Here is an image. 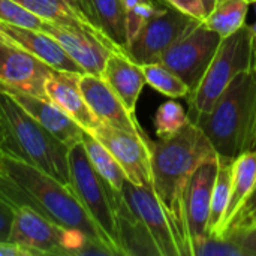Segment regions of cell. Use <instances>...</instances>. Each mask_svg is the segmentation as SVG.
Here are the masks:
<instances>
[{
	"instance_id": "obj_34",
	"label": "cell",
	"mask_w": 256,
	"mask_h": 256,
	"mask_svg": "<svg viewBox=\"0 0 256 256\" xmlns=\"http://www.w3.org/2000/svg\"><path fill=\"white\" fill-rule=\"evenodd\" d=\"M165 2L196 20H204L207 16L202 0H165Z\"/></svg>"
},
{
	"instance_id": "obj_39",
	"label": "cell",
	"mask_w": 256,
	"mask_h": 256,
	"mask_svg": "<svg viewBox=\"0 0 256 256\" xmlns=\"http://www.w3.org/2000/svg\"><path fill=\"white\" fill-rule=\"evenodd\" d=\"M256 225V210L255 212H252L249 216H246L243 220H240L238 224H236L234 226H232V230L226 234V237L230 236V234H232L234 231H237V230H243V228H249V226H254Z\"/></svg>"
},
{
	"instance_id": "obj_7",
	"label": "cell",
	"mask_w": 256,
	"mask_h": 256,
	"mask_svg": "<svg viewBox=\"0 0 256 256\" xmlns=\"http://www.w3.org/2000/svg\"><path fill=\"white\" fill-rule=\"evenodd\" d=\"M244 70H250V40L248 22L224 38L202 80L189 98V120L207 114L230 82Z\"/></svg>"
},
{
	"instance_id": "obj_24",
	"label": "cell",
	"mask_w": 256,
	"mask_h": 256,
	"mask_svg": "<svg viewBox=\"0 0 256 256\" xmlns=\"http://www.w3.org/2000/svg\"><path fill=\"white\" fill-rule=\"evenodd\" d=\"M249 8L250 3L248 0H222L216 3L202 22L224 39L246 24Z\"/></svg>"
},
{
	"instance_id": "obj_32",
	"label": "cell",
	"mask_w": 256,
	"mask_h": 256,
	"mask_svg": "<svg viewBox=\"0 0 256 256\" xmlns=\"http://www.w3.org/2000/svg\"><path fill=\"white\" fill-rule=\"evenodd\" d=\"M254 75L250 104H249V122H248V136H246V152H256V68L250 70Z\"/></svg>"
},
{
	"instance_id": "obj_33",
	"label": "cell",
	"mask_w": 256,
	"mask_h": 256,
	"mask_svg": "<svg viewBox=\"0 0 256 256\" xmlns=\"http://www.w3.org/2000/svg\"><path fill=\"white\" fill-rule=\"evenodd\" d=\"M230 236H232L240 246L243 256H256V225L237 230Z\"/></svg>"
},
{
	"instance_id": "obj_21",
	"label": "cell",
	"mask_w": 256,
	"mask_h": 256,
	"mask_svg": "<svg viewBox=\"0 0 256 256\" xmlns=\"http://www.w3.org/2000/svg\"><path fill=\"white\" fill-rule=\"evenodd\" d=\"M86 16L111 42L116 50H128L123 0H81Z\"/></svg>"
},
{
	"instance_id": "obj_25",
	"label": "cell",
	"mask_w": 256,
	"mask_h": 256,
	"mask_svg": "<svg viewBox=\"0 0 256 256\" xmlns=\"http://www.w3.org/2000/svg\"><path fill=\"white\" fill-rule=\"evenodd\" d=\"M234 159L219 158L218 174L212 192L210 214L207 222V234L220 236L224 228V219L230 202V184H231V170Z\"/></svg>"
},
{
	"instance_id": "obj_30",
	"label": "cell",
	"mask_w": 256,
	"mask_h": 256,
	"mask_svg": "<svg viewBox=\"0 0 256 256\" xmlns=\"http://www.w3.org/2000/svg\"><path fill=\"white\" fill-rule=\"evenodd\" d=\"M192 256H243L232 236L220 237L207 234L192 248Z\"/></svg>"
},
{
	"instance_id": "obj_27",
	"label": "cell",
	"mask_w": 256,
	"mask_h": 256,
	"mask_svg": "<svg viewBox=\"0 0 256 256\" xmlns=\"http://www.w3.org/2000/svg\"><path fill=\"white\" fill-rule=\"evenodd\" d=\"M142 72L146 78V84H148L156 92L168 96V98H183L189 96L190 90L182 78H178L171 69L164 66L162 63H148L142 64Z\"/></svg>"
},
{
	"instance_id": "obj_44",
	"label": "cell",
	"mask_w": 256,
	"mask_h": 256,
	"mask_svg": "<svg viewBox=\"0 0 256 256\" xmlns=\"http://www.w3.org/2000/svg\"><path fill=\"white\" fill-rule=\"evenodd\" d=\"M249 3H254V2H256V0H248Z\"/></svg>"
},
{
	"instance_id": "obj_14",
	"label": "cell",
	"mask_w": 256,
	"mask_h": 256,
	"mask_svg": "<svg viewBox=\"0 0 256 256\" xmlns=\"http://www.w3.org/2000/svg\"><path fill=\"white\" fill-rule=\"evenodd\" d=\"M80 88L90 111L100 123L130 132H144L136 120V116L128 111V108L123 105L116 92L108 86V82L102 78V75L86 72L81 74Z\"/></svg>"
},
{
	"instance_id": "obj_1",
	"label": "cell",
	"mask_w": 256,
	"mask_h": 256,
	"mask_svg": "<svg viewBox=\"0 0 256 256\" xmlns=\"http://www.w3.org/2000/svg\"><path fill=\"white\" fill-rule=\"evenodd\" d=\"M152 188L171 225L180 256H192L186 224V189L195 170L206 160L218 158L204 132L189 123L168 138L150 141Z\"/></svg>"
},
{
	"instance_id": "obj_13",
	"label": "cell",
	"mask_w": 256,
	"mask_h": 256,
	"mask_svg": "<svg viewBox=\"0 0 256 256\" xmlns=\"http://www.w3.org/2000/svg\"><path fill=\"white\" fill-rule=\"evenodd\" d=\"M40 32L54 38L68 56L86 72L102 75L104 66L114 48L90 32L44 21Z\"/></svg>"
},
{
	"instance_id": "obj_16",
	"label": "cell",
	"mask_w": 256,
	"mask_h": 256,
	"mask_svg": "<svg viewBox=\"0 0 256 256\" xmlns=\"http://www.w3.org/2000/svg\"><path fill=\"white\" fill-rule=\"evenodd\" d=\"M0 42L33 54L56 70L84 74V70L68 56L58 42L40 30L18 27L0 21Z\"/></svg>"
},
{
	"instance_id": "obj_28",
	"label": "cell",
	"mask_w": 256,
	"mask_h": 256,
	"mask_svg": "<svg viewBox=\"0 0 256 256\" xmlns=\"http://www.w3.org/2000/svg\"><path fill=\"white\" fill-rule=\"evenodd\" d=\"M189 123V116L183 105L176 100L164 102L154 114V130L158 138H168L182 130Z\"/></svg>"
},
{
	"instance_id": "obj_18",
	"label": "cell",
	"mask_w": 256,
	"mask_h": 256,
	"mask_svg": "<svg viewBox=\"0 0 256 256\" xmlns=\"http://www.w3.org/2000/svg\"><path fill=\"white\" fill-rule=\"evenodd\" d=\"M4 90V88H3ZM40 126L60 140L68 147L82 141L86 130L76 124L66 112H63L54 102L46 98H39L27 93L6 90Z\"/></svg>"
},
{
	"instance_id": "obj_43",
	"label": "cell",
	"mask_w": 256,
	"mask_h": 256,
	"mask_svg": "<svg viewBox=\"0 0 256 256\" xmlns=\"http://www.w3.org/2000/svg\"><path fill=\"white\" fill-rule=\"evenodd\" d=\"M3 153H2V134H0V159H2Z\"/></svg>"
},
{
	"instance_id": "obj_15",
	"label": "cell",
	"mask_w": 256,
	"mask_h": 256,
	"mask_svg": "<svg viewBox=\"0 0 256 256\" xmlns=\"http://www.w3.org/2000/svg\"><path fill=\"white\" fill-rule=\"evenodd\" d=\"M219 156L202 162L190 177L186 189L184 212L190 240V254L194 244L207 236V222L210 214L212 192L218 174Z\"/></svg>"
},
{
	"instance_id": "obj_3",
	"label": "cell",
	"mask_w": 256,
	"mask_h": 256,
	"mask_svg": "<svg viewBox=\"0 0 256 256\" xmlns=\"http://www.w3.org/2000/svg\"><path fill=\"white\" fill-rule=\"evenodd\" d=\"M2 153L26 162L69 186V147L40 126L6 90L0 88Z\"/></svg>"
},
{
	"instance_id": "obj_5",
	"label": "cell",
	"mask_w": 256,
	"mask_h": 256,
	"mask_svg": "<svg viewBox=\"0 0 256 256\" xmlns=\"http://www.w3.org/2000/svg\"><path fill=\"white\" fill-rule=\"evenodd\" d=\"M9 242L30 256H116L104 243L86 234L63 228L28 207H15Z\"/></svg>"
},
{
	"instance_id": "obj_26",
	"label": "cell",
	"mask_w": 256,
	"mask_h": 256,
	"mask_svg": "<svg viewBox=\"0 0 256 256\" xmlns=\"http://www.w3.org/2000/svg\"><path fill=\"white\" fill-rule=\"evenodd\" d=\"M82 144L87 153V158L94 168V171L116 190L122 192L123 184L126 183V176L118 165V162L114 159V156L104 147L102 142H99L92 134L86 132L82 136Z\"/></svg>"
},
{
	"instance_id": "obj_29",
	"label": "cell",
	"mask_w": 256,
	"mask_h": 256,
	"mask_svg": "<svg viewBox=\"0 0 256 256\" xmlns=\"http://www.w3.org/2000/svg\"><path fill=\"white\" fill-rule=\"evenodd\" d=\"M126 16V38L129 42L140 33V30L165 6L154 3L153 0H123Z\"/></svg>"
},
{
	"instance_id": "obj_10",
	"label": "cell",
	"mask_w": 256,
	"mask_h": 256,
	"mask_svg": "<svg viewBox=\"0 0 256 256\" xmlns=\"http://www.w3.org/2000/svg\"><path fill=\"white\" fill-rule=\"evenodd\" d=\"M196 21V18L166 4L129 42L128 56L138 64L159 63L165 51Z\"/></svg>"
},
{
	"instance_id": "obj_19",
	"label": "cell",
	"mask_w": 256,
	"mask_h": 256,
	"mask_svg": "<svg viewBox=\"0 0 256 256\" xmlns=\"http://www.w3.org/2000/svg\"><path fill=\"white\" fill-rule=\"evenodd\" d=\"M102 78L116 92L123 105L135 116L136 102L146 86V78L141 64L135 63L128 52L112 51L104 66Z\"/></svg>"
},
{
	"instance_id": "obj_38",
	"label": "cell",
	"mask_w": 256,
	"mask_h": 256,
	"mask_svg": "<svg viewBox=\"0 0 256 256\" xmlns=\"http://www.w3.org/2000/svg\"><path fill=\"white\" fill-rule=\"evenodd\" d=\"M0 256H30V254L12 242H0Z\"/></svg>"
},
{
	"instance_id": "obj_12",
	"label": "cell",
	"mask_w": 256,
	"mask_h": 256,
	"mask_svg": "<svg viewBox=\"0 0 256 256\" xmlns=\"http://www.w3.org/2000/svg\"><path fill=\"white\" fill-rule=\"evenodd\" d=\"M122 196L132 213L140 218L148 230L160 256H180L171 225L153 188L136 186L126 180L122 189Z\"/></svg>"
},
{
	"instance_id": "obj_31",
	"label": "cell",
	"mask_w": 256,
	"mask_h": 256,
	"mask_svg": "<svg viewBox=\"0 0 256 256\" xmlns=\"http://www.w3.org/2000/svg\"><path fill=\"white\" fill-rule=\"evenodd\" d=\"M0 21L18 27L40 30L44 20L24 8L16 0H0Z\"/></svg>"
},
{
	"instance_id": "obj_35",
	"label": "cell",
	"mask_w": 256,
	"mask_h": 256,
	"mask_svg": "<svg viewBox=\"0 0 256 256\" xmlns=\"http://www.w3.org/2000/svg\"><path fill=\"white\" fill-rule=\"evenodd\" d=\"M14 220V207L0 200V242H9V234Z\"/></svg>"
},
{
	"instance_id": "obj_8",
	"label": "cell",
	"mask_w": 256,
	"mask_h": 256,
	"mask_svg": "<svg viewBox=\"0 0 256 256\" xmlns=\"http://www.w3.org/2000/svg\"><path fill=\"white\" fill-rule=\"evenodd\" d=\"M220 42L222 38L216 32L210 30L202 20H196L165 51L159 63L182 78V81H184L189 87L190 93H194L210 62L213 60Z\"/></svg>"
},
{
	"instance_id": "obj_2",
	"label": "cell",
	"mask_w": 256,
	"mask_h": 256,
	"mask_svg": "<svg viewBox=\"0 0 256 256\" xmlns=\"http://www.w3.org/2000/svg\"><path fill=\"white\" fill-rule=\"evenodd\" d=\"M0 200L14 208L28 207L63 228L80 231L105 244L98 226L69 186L36 166L4 154L0 159Z\"/></svg>"
},
{
	"instance_id": "obj_11",
	"label": "cell",
	"mask_w": 256,
	"mask_h": 256,
	"mask_svg": "<svg viewBox=\"0 0 256 256\" xmlns=\"http://www.w3.org/2000/svg\"><path fill=\"white\" fill-rule=\"evenodd\" d=\"M51 70L33 54L0 42V88L46 98L45 82Z\"/></svg>"
},
{
	"instance_id": "obj_4",
	"label": "cell",
	"mask_w": 256,
	"mask_h": 256,
	"mask_svg": "<svg viewBox=\"0 0 256 256\" xmlns=\"http://www.w3.org/2000/svg\"><path fill=\"white\" fill-rule=\"evenodd\" d=\"M252 82L250 70L240 72L207 114L190 120L204 132L219 158L236 159L246 152Z\"/></svg>"
},
{
	"instance_id": "obj_20",
	"label": "cell",
	"mask_w": 256,
	"mask_h": 256,
	"mask_svg": "<svg viewBox=\"0 0 256 256\" xmlns=\"http://www.w3.org/2000/svg\"><path fill=\"white\" fill-rule=\"evenodd\" d=\"M116 220L122 256H160L148 230L132 213L122 194L116 202Z\"/></svg>"
},
{
	"instance_id": "obj_23",
	"label": "cell",
	"mask_w": 256,
	"mask_h": 256,
	"mask_svg": "<svg viewBox=\"0 0 256 256\" xmlns=\"http://www.w3.org/2000/svg\"><path fill=\"white\" fill-rule=\"evenodd\" d=\"M256 183V152H244L232 160L231 184H230V202L224 219L222 234L237 218L244 201L254 190Z\"/></svg>"
},
{
	"instance_id": "obj_9",
	"label": "cell",
	"mask_w": 256,
	"mask_h": 256,
	"mask_svg": "<svg viewBox=\"0 0 256 256\" xmlns=\"http://www.w3.org/2000/svg\"><path fill=\"white\" fill-rule=\"evenodd\" d=\"M90 134L114 156L128 182L152 188L150 140L144 132H130L100 123Z\"/></svg>"
},
{
	"instance_id": "obj_41",
	"label": "cell",
	"mask_w": 256,
	"mask_h": 256,
	"mask_svg": "<svg viewBox=\"0 0 256 256\" xmlns=\"http://www.w3.org/2000/svg\"><path fill=\"white\" fill-rule=\"evenodd\" d=\"M69 2H70V3H72L75 8H78V9H80V10L84 14V10H82V6H81V0H69ZM84 15H86V14H84Z\"/></svg>"
},
{
	"instance_id": "obj_42",
	"label": "cell",
	"mask_w": 256,
	"mask_h": 256,
	"mask_svg": "<svg viewBox=\"0 0 256 256\" xmlns=\"http://www.w3.org/2000/svg\"><path fill=\"white\" fill-rule=\"evenodd\" d=\"M153 2H154V3H158V4H162V6H165V4H168V3H166L165 0H153Z\"/></svg>"
},
{
	"instance_id": "obj_36",
	"label": "cell",
	"mask_w": 256,
	"mask_h": 256,
	"mask_svg": "<svg viewBox=\"0 0 256 256\" xmlns=\"http://www.w3.org/2000/svg\"><path fill=\"white\" fill-rule=\"evenodd\" d=\"M256 210V183H255V188H254V190L250 192V195L248 196V200L244 201V204H243V207L240 208V212H238V214H237V218L232 220V224L226 228V231L224 232V236L222 237H226V234L232 230V226L236 225V224H238L240 220H243L246 216H249L252 212H255Z\"/></svg>"
},
{
	"instance_id": "obj_22",
	"label": "cell",
	"mask_w": 256,
	"mask_h": 256,
	"mask_svg": "<svg viewBox=\"0 0 256 256\" xmlns=\"http://www.w3.org/2000/svg\"><path fill=\"white\" fill-rule=\"evenodd\" d=\"M16 2L21 3L28 10H32L33 14H36L44 21L90 32L99 39H102L105 44H108L111 48H114L111 42L94 27V24L69 0H16Z\"/></svg>"
},
{
	"instance_id": "obj_45",
	"label": "cell",
	"mask_w": 256,
	"mask_h": 256,
	"mask_svg": "<svg viewBox=\"0 0 256 256\" xmlns=\"http://www.w3.org/2000/svg\"><path fill=\"white\" fill-rule=\"evenodd\" d=\"M218 2H222V0H216V3H218Z\"/></svg>"
},
{
	"instance_id": "obj_17",
	"label": "cell",
	"mask_w": 256,
	"mask_h": 256,
	"mask_svg": "<svg viewBox=\"0 0 256 256\" xmlns=\"http://www.w3.org/2000/svg\"><path fill=\"white\" fill-rule=\"evenodd\" d=\"M80 75L81 74L76 72L52 69L45 82V94L46 99L54 102L76 124L90 134L100 124V122L90 111L81 93Z\"/></svg>"
},
{
	"instance_id": "obj_6",
	"label": "cell",
	"mask_w": 256,
	"mask_h": 256,
	"mask_svg": "<svg viewBox=\"0 0 256 256\" xmlns=\"http://www.w3.org/2000/svg\"><path fill=\"white\" fill-rule=\"evenodd\" d=\"M68 160L69 188L98 226L105 244L114 252V255L122 256L116 220V202L122 192H116L94 171L87 158L82 141L69 147Z\"/></svg>"
},
{
	"instance_id": "obj_37",
	"label": "cell",
	"mask_w": 256,
	"mask_h": 256,
	"mask_svg": "<svg viewBox=\"0 0 256 256\" xmlns=\"http://www.w3.org/2000/svg\"><path fill=\"white\" fill-rule=\"evenodd\" d=\"M252 9H254V22L248 24L249 27V40H250V70L256 68V2L250 3Z\"/></svg>"
},
{
	"instance_id": "obj_40",
	"label": "cell",
	"mask_w": 256,
	"mask_h": 256,
	"mask_svg": "<svg viewBox=\"0 0 256 256\" xmlns=\"http://www.w3.org/2000/svg\"><path fill=\"white\" fill-rule=\"evenodd\" d=\"M202 4H204L206 12H207V15H208V12L216 6V0H202Z\"/></svg>"
}]
</instances>
